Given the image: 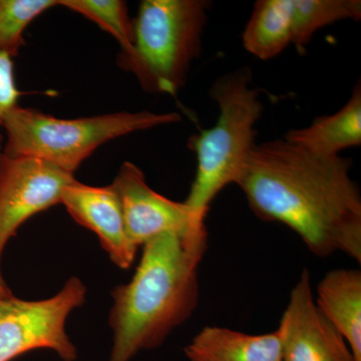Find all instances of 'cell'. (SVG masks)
Here are the masks:
<instances>
[{
    "mask_svg": "<svg viewBox=\"0 0 361 361\" xmlns=\"http://www.w3.org/2000/svg\"><path fill=\"white\" fill-rule=\"evenodd\" d=\"M353 161L315 155L286 140L256 144L238 185L259 219L290 228L316 256L361 262V195Z\"/></svg>",
    "mask_w": 361,
    "mask_h": 361,
    "instance_id": "obj_1",
    "label": "cell"
},
{
    "mask_svg": "<svg viewBox=\"0 0 361 361\" xmlns=\"http://www.w3.org/2000/svg\"><path fill=\"white\" fill-rule=\"evenodd\" d=\"M208 247L205 223L166 232L142 245L132 280L111 292L110 361H130L158 348L187 322L199 301V266Z\"/></svg>",
    "mask_w": 361,
    "mask_h": 361,
    "instance_id": "obj_2",
    "label": "cell"
},
{
    "mask_svg": "<svg viewBox=\"0 0 361 361\" xmlns=\"http://www.w3.org/2000/svg\"><path fill=\"white\" fill-rule=\"evenodd\" d=\"M249 68L227 73L212 85L210 97L219 108L217 122L188 141L197 159L196 176L184 203L206 219L211 203L228 185L236 183L255 146L256 123L262 116L258 90L250 87Z\"/></svg>",
    "mask_w": 361,
    "mask_h": 361,
    "instance_id": "obj_3",
    "label": "cell"
},
{
    "mask_svg": "<svg viewBox=\"0 0 361 361\" xmlns=\"http://www.w3.org/2000/svg\"><path fill=\"white\" fill-rule=\"evenodd\" d=\"M212 2L144 0L134 25V44L116 58L148 94L176 96L200 56L202 37Z\"/></svg>",
    "mask_w": 361,
    "mask_h": 361,
    "instance_id": "obj_4",
    "label": "cell"
},
{
    "mask_svg": "<svg viewBox=\"0 0 361 361\" xmlns=\"http://www.w3.org/2000/svg\"><path fill=\"white\" fill-rule=\"evenodd\" d=\"M178 113L118 111L77 118H61L32 108L14 106L4 118L2 130L7 155L40 159L75 175L102 145L123 135L179 123Z\"/></svg>",
    "mask_w": 361,
    "mask_h": 361,
    "instance_id": "obj_5",
    "label": "cell"
},
{
    "mask_svg": "<svg viewBox=\"0 0 361 361\" xmlns=\"http://www.w3.org/2000/svg\"><path fill=\"white\" fill-rule=\"evenodd\" d=\"M87 287L78 277L68 280L61 291L39 301L11 297L0 300V361L51 349L63 361H75L78 349L66 331L71 311L85 303Z\"/></svg>",
    "mask_w": 361,
    "mask_h": 361,
    "instance_id": "obj_6",
    "label": "cell"
},
{
    "mask_svg": "<svg viewBox=\"0 0 361 361\" xmlns=\"http://www.w3.org/2000/svg\"><path fill=\"white\" fill-rule=\"evenodd\" d=\"M75 180L49 161L0 151V257L20 226L61 204L63 190Z\"/></svg>",
    "mask_w": 361,
    "mask_h": 361,
    "instance_id": "obj_7",
    "label": "cell"
},
{
    "mask_svg": "<svg viewBox=\"0 0 361 361\" xmlns=\"http://www.w3.org/2000/svg\"><path fill=\"white\" fill-rule=\"evenodd\" d=\"M277 332L282 361H355L345 339L316 305L307 269L292 289Z\"/></svg>",
    "mask_w": 361,
    "mask_h": 361,
    "instance_id": "obj_8",
    "label": "cell"
},
{
    "mask_svg": "<svg viewBox=\"0 0 361 361\" xmlns=\"http://www.w3.org/2000/svg\"><path fill=\"white\" fill-rule=\"evenodd\" d=\"M111 186L120 198L128 238L135 248L163 233L186 231L205 223L184 202L170 200L154 191L141 169L130 161L121 166Z\"/></svg>",
    "mask_w": 361,
    "mask_h": 361,
    "instance_id": "obj_9",
    "label": "cell"
},
{
    "mask_svg": "<svg viewBox=\"0 0 361 361\" xmlns=\"http://www.w3.org/2000/svg\"><path fill=\"white\" fill-rule=\"evenodd\" d=\"M61 204L78 224L97 235L116 266L129 269L137 248L128 238L122 205L115 188L111 185L89 186L75 180L63 190Z\"/></svg>",
    "mask_w": 361,
    "mask_h": 361,
    "instance_id": "obj_10",
    "label": "cell"
},
{
    "mask_svg": "<svg viewBox=\"0 0 361 361\" xmlns=\"http://www.w3.org/2000/svg\"><path fill=\"white\" fill-rule=\"evenodd\" d=\"M189 361H282L277 330L247 334L225 327L206 326L185 348Z\"/></svg>",
    "mask_w": 361,
    "mask_h": 361,
    "instance_id": "obj_11",
    "label": "cell"
},
{
    "mask_svg": "<svg viewBox=\"0 0 361 361\" xmlns=\"http://www.w3.org/2000/svg\"><path fill=\"white\" fill-rule=\"evenodd\" d=\"M315 303L361 361L360 270L329 271L318 284Z\"/></svg>",
    "mask_w": 361,
    "mask_h": 361,
    "instance_id": "obj_12",
    "label": "cell"
},
{
    "mask_svg": "<svg viewBox=\"0 0 361 361\" xmlns=\"http://www.w3.org/2000/svg\"><path fill=\"white\" fill-rule=\"evenodd\" d=\"M284 140L315 155L339 156L343 149L361 145V85L358 82L350 99L329 116L316 118L303 129L291 130Z\"/></svg>",
    "mask_w": 361,
    "mask_h": 361,
    "instance_id": "obj_13",
    "label": "cell"
},
{
    "mask_svg": "<svg viewBox=\"0 0 361 361\" xmlns=\"http://www.w3.org/2000/svg\"><path fill=\"white\" fill-rule=\"evenodd\" d=\"M244 49L262 61L292 44V0H258L242 35Z\"/></svg>",
    "mask_w": 361,
    "mask_h": 361,
    "instance_id": "obj_14",
    "label": "cell"
},
{
    "mask_svg": "<svg viewBox=\"0 0 361 361\" xmlns=\"http://www.w3.org/2000/svg\"><path fill=\"white\" fill-rule=\"evenodd\" d=\"M360 18V0H292V44L304 54L317 30Z\"/></svg>",
    "mask_w": 361,
    "mask_h": 361,
    "instance_id": "obj_15",
    "label": "cell"
},
{
    "mask_svg": "<svg viewBox=\"0 0 361 361\" xmlns=\"http://www.w3.org/2000/svg\"><path fill=\"white\" fill-rule=\"evenodd\" d=\"M59 6L80 14L110 33L121 51H129L134 44V25L127 4L122 0H59Z\"/></svg>",
    "mask_w": 361,
    "mask_h": 361,
    "instance_id": "obj_16",
    "label": "cell"
},
{
    "mask_svg": "<svg viewBox=\"0 0 361 361\" xmlns=\"http://www.w3.org/2000/svg\"><path fill=\"white\" fill-rule=\"evenodd\" d=\"M59 6V0H0V52L11 58L25 47V32L40 14Z\"/></svg>",
    "mask_w": 361,
    "mask_h": 361,
    "instance_id": "obj_17",
    "label": "cell"
},
{
    "mask_svg": "<svg viewBox=\"0 0 361 361\" xmlns=\"http://www.w3.org/2000/svg\"><path fill=\"white\" fill-rule=\"evenodd\" d=\"M23 92L16 87L14 78L13 58L0 52V151L4 147V135L1 134L4 118L9 111L18 106Z\"/></svg>",
    "mask_w": 361,
    "mask_h": 361,
    "instance_id": "obj_18",
    "label": "cell"
},
{
    "mask_svg": "<svg viewBox=\"0 0 361 361\" xmlns=\"http://www.w3.org/2000/svg\"><path fill=\"white\" fill-rule=\"evenodd\" d=\"M13 294L9 287L7 286L6 280H4V275L1 272V257H0V300L2 299L11 298Z\"/></svg>",
    "mask_w": 361,
    "mask_h": 361,
    "instance_id": "obj_19",
    "label": "cell"
}]
</instances>
